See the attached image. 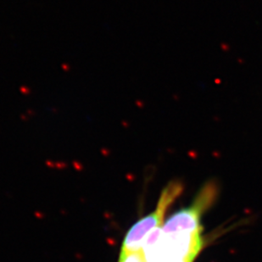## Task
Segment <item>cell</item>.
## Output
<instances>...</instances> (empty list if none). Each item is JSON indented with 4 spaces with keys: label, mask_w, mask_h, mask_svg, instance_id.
<instances>
[{
    "label": "cell",
    "mask_w": 262,
    "mask_h": 262,
    "mask_svg": "<svg viewBox=\"0 0 262 262\" xmlns=\"http://www.w3.org/2000/svg\"><path fill=\"white\" fill-rule=\"evenodd\" d=\"M217 192L215 183H205L190 206L176 212L167 219L162 227L163 234L203 232L201 217L216 201Z\"/></svg>",
    "instance_id": "cell-2"
},
{
    "label": "cell",
    "mask_w": 262,
    "mask_h": 262,
    "mask_svg": "<svg viewBox=\"0 0 262 262\" xmlns=\"http://www.w3.org/2000/svg\"><path fill=\"white\" fill-rule=\"evenodd\" d=\"M118 262H147L143 250L120 252Z\"/></svg>",
    "instance_id": "cell-3"
},
{
    "label": "cell",
    "mask_w": 262,
    "mask_h": 262,
    "mask_svg": "<svg viewBox=\"0 0 262 262\" xmlns=\"http://www.w3.org/2000/svg\"><path fill=\"white\" fill-rule=\"evenodd\" d=\"M183 191L182 183L177 181L169 183L161 192L155 210L141 218L129 229L123 240L120 252L142 250L145 238L152 231L161 227L167 209L181 195Z\"/></svg>",
    "instance_id": "cell-1"
},
{
    "label": "cell",
    "mask_w": 262,
    "mask_h": 262,
    "mask_svg": "<svg viewBox=\"0 0 262 262\" xmlns=\"http://www.w3.org/2000/svg\"><path fill=\"white\" fill-rule=\"evenodd\" d=\"M179 262H194V260H184L179 261Z\"/></svg>",
    "instance_id": "cell-4"
}]
</instances>
